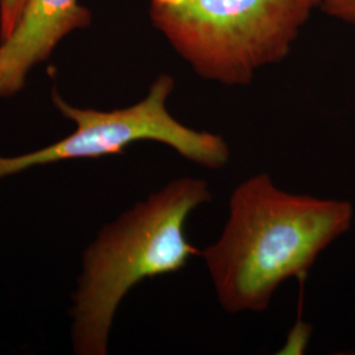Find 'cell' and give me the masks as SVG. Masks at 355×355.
<instances>
[{"instance_id": "cell-1", "label": "cell", "mask_w": 355, "mask_h": 355, "mask_svg": "<svg viewBox=\"0 0 355 355\" xmlns=\"http://www.w3.org/2000/svg\"><path fill=\"white\" fill-rule=\"evenodd\" d=\"M353 207L278 189L267 173L239 184L220 239L200 257L229 313L263 312L280 284H304L318 254L352 227Z\"/></svg>"}, {"instance_id": "cell-2", "label": "cell", "mask_w": 355, "mask_h": 355, "mask_svg": "<svg viewBox=\"0 0 355 355\" xmlns=\"http://www.w3.org/2000/svg\"><path fill=\"white\" fill-rule=\"evenodd\" d=\"M214 199L204 179L179 178L119 216L83 254L74 293L76 354L105 355L114 315L142 280L173 274L200 257L186 237L191 214Z\"/></svg>"}, {"instance_id": "cell-3", "label": "cell", "mask_w": 355, "mask_h": 355, "mask_svg": "<svg viewBox=\"0 0 355 355\" xmlns=\"http://www.w3.org/2000/svg\"><path fill=\"white\" fill-rule=\"evenodd\" d=\"M311 0H150V17L204 79L248 86L291 51Z\"/></svg>"}, {"instance_id": "cell-4", "label": "cell", "mask_w": 355, "mask_h": 355, "mask_svg": "<svg viewBox=\"0 0 355 355\" xmlns=\"http://www.w3.org/2000/svg\"><path fill=\"white\" fill-rule=\"evenodd\" d=\"M174 86L173 76L161 74L141 102L114 111L78 108L54 89L51 101L66 119L76 123V130L51 146L21 155L0 157V179L35 166L123 154L128 146L141 141L164 144L189 162L208 170L225 167L230 150L223 136L187 127L167 111L166 102Z\"/></svg>"}, {"instance_id": "cell-5", "label": "cell", "mask_w": 355, "mask_h": 355, "mask_svg": "<svg viewBox=\"0 0 355 355\" xmlns=\"http://www.w3.org/2000/svg\"><path fill=\"white\" fill-rule=\"evenodd\" d=\"M91 24V12L78 0H28L12 35L0 42V96L24 87L28 73L49 58L58 42Z\"/></svg>"}, {"instance_id": "cell-6", "label": "cell", "mask_w": 355, "mask_h": 355, "mask_svg": "<svg viewBox=\"0 0 355 355\" xmlns=\"http://www.w3.org/2000/svg\"><path fill=\"white\" fill-rule=\"evenodd\" d=\"M26 3L28 0H0V42L12 35Z\"/></svg>"}, {"instance_id": "cell-7", "label": "cell", "mask_w": 355, "mask_h": 355, "mask_svg": "<svg viewBox=\"0 0 355 355\" xmlns=\"http://www.w3.org/2000/svg\"><path fill=\"white\" fill-rule=\"evenodd\" d=\"M322 11L355 26V0H322Z\"/></svg>"}, {"instance_id": "cell-8", "label": "cell", "mask_w": 355, "mask_h": 355, "mask_svg": "<svg viewBox=\"0 0 355 355\" xmlns=\"http://www.w3.org/2000/svg\"><path fill=\"white\" fill-rule=\"evenodd\" d=\"M309 334H311V327L306 325L305 322H302V320L299 318L291 334L288 336V341L282 349L283 350L282 354H302L306 347Z\"/></svg>"}, {"instance_id": "cell-9", "label": "cell", "mask_w": 355, "mask_h": 355, "mask_svg": "<svg viewBox=\"0 0 355 355\" xmlns=\"http://www.w3.org/2000/svg\"><path fill=\"white\" fill-rule=\"evenodd\" d=\"M311 1H312V4H313V6L316 7V6H318V4H320V3L322 1V0H311Z\"/></svg>"}]
</instances>
